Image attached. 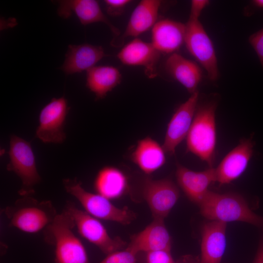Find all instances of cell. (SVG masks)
I'll list each match as a JSON object with an SVG mask.
<instances>
[{
	"label": "cell",
	"instance_id": "obj_27",
	"mask_svg": "<svg viewBox=\"0 0 263 263\" xmlns=\"http://www.w3.org/2000/svg\"><path fill=\"white\" fill-rule=\"evenodd\" d=\"M107 13L113 17H117L123 14L126 6L131 2L130 0H105Z\"/></svg>",
	"mask_w": 263,
	"mask_h": 263
},
{
	"label": "cell",
	"instance_id": "obj_2",
	"mask_svg": "<svg viewBox=\"0 0 263 263\" xmlns=\"http://www.w3.org/2000/svg\"><path fill=\"white\" fill-rule=\"evenodd\" d=\"M199 206L201 214L212 221L225 223L239 221L257 226L263 224V218L253 212L238 194H220L209 190Z\"/></svg>",
	"mask_w": 263,
	"mask_h": 263
},
{
	"label": "cell",
	"instance_id": "obj_31",
	"mask_svg": "<svg viewBox=\"0 0 263 263\" xmlns=\"http://www.w3.org/2000/svg\"><path fill=\"white\" fill-rule=\"evenodd\" d=\"M252 3L257 8H263V0H254Z\"/></svg>",
	"mask_w": 263,
	"mask_h": 263
},
{
	"label": "cell",
	"instance_id": "obj_20",
	"mask_svg": "<svg viewBox=\"0 0 263 263\" xmlns=\"http://www.w3.org/2000/svg\"><path fill=\"white\" fill-rule=\"evenodd\" d=\"M165 68L167 73L191 94L198 91L203 75L200 67L196 62L174 53L167 59Z\"/></svg>",
	"mask_w": 263,
	"mask_h": 263
},
{
	"label": "cell",
	"instance_id": "obj_26",
	"mask_svg": "<svg viewBox=\"0 0 263 263\" xmlns=\"http://www.w3.org/2000/svg\"><path fill=\"white\" fill-rule=\"evenodd\" d=\"M147 263H174L170 251L157 250L147 252Z\"/></svg>",
	"mask_w": 263,
	"mask_h": 263
},
{
	"label": "cell",
	"instance_id": "obj_21",
	"mask_svg": "<svg viewBox=\"0 0 263 263\" xmlns=\"http://www.w3.org/2000/svg\"><path fill=\"white\" fill-rule=\"evenodd\" d=\"M165 151L156 140L148 136L139 140L131 159L146 174H150L166 163Z\"/></svg>",
	"mask_w": 263,
	"mask_h": 263
},
{
	"label": "cell",
	"instance_id": "obj_16",
	"mask_svg": "<svg viewBox=\"0 0 263 263\" xmlns=\"http://www.w3.org/2000/svg\"><path fill=\"white\" fill-rule=\"evenodd\" d=\"M57 13L60 17L67 19L74 13L81 23L86 25L95 22L106 24L115 36L120 34L119 29L114 26L103 13L98 1L95 0H63L58 1Z\"/></svg>",
	"mask_w": 263,
	"mask_h": 263
},
{
	"label": "cell",
	"instance_id": "obj_3",
	"mask_svg": "<svg viewBox=\"0 0 263 263\" xmlns=\"http://www.w3.org/2000/svg\"><path fill=\"white\" fill-rule=\"evenodd\" d=\"M10 225L22 231L35 233L45 228L57 214L51 202L23 196L4 210Z\"/></svg>",
	"mask_w": 263,
	"mask_h": 263
},
{
	"label": "cell",
	"instance_id": "obj_29",
	"mask_svg": "<svg viewBox=\"0 0 263 263\" xmlns=\"http://www.w3.org/2000/svg\"><path fill=\"white\" fill-rule=\"evenodd\" d=\"M209 4L207 0H192L191 1L189 19H199L202 11Z\"/></svg>",
	"mask_w": 263,
	"mask_h": 263
},
{
	"label": "cell",
	"instance_id": "obj_7",
	"mask_svg": "<svg viewBox=\"0 0 263 263\" xmlns=\"http://www.w3.org/2000/svg\"><path fill=\"white\" fill-rule=\"evenodd\" d=\"M63 211L71 217L79 234L104 254L108 255L126 245V243L120 238L112 237L98 219L73 203H67Z\"/></svg>",
	"mask_w": 263,
	"mask_h": 263
},
{
	"label": "cell",
	"instance_id": "obj_10",
	"mask_svg": "<svg viewBox=\"0 0 263 263\" xmlns=\"http://www.w3.org/2000/svg\"><path fill=\"white\" fill-rule=\"evenodd\" d=\"M142 194L151 212L153 219H164L175 205L180 192L169 179L153 180L146 178Z\"/></svg>",
	"mask_w": 263,
	"mask_h": 263
},
{
	"label": "cell",
	"instance_id": "obj_13",
	"mask_svg": "<svg viewBox=\"0 0 263 263\" xmlns=\"http://www.w3.org/2000/svg\"><path fill=\"white\" fill-rule=\"evenodd\" d=\"M160 54L151 42L136 38L120 50L117 57L124 65L143 67L146 75L152 78L157 75V65Z\"/></svg>",
	"mask_w": 263,
	"mask_h": 263
},
{
	"label": "cell",
	"instance_id": "obj_19",
	"mask_svg": "<svg viewBox=\"0 0 263 263\" xmlns=\"http://www.w3.org/2000/svg\"><path fill=\"white\" fill-rule=\"evenodd\" d=\"M106 56L101 46L87 43L69 45L60 69L67 75L87 71Z\"/></svg>",
	"mask_w": 263,
	"mask_h": 263
},
{
	"label": "cell",
	"instance_id": "obj_9",
	"mask_svg": "<svg viewBox=\"0 0 263 263\" xmlns=\"http://www.w3.org/2000/svg\"><path fill=\"white\" fill-rule=\"evenodd\" d=\"M69 107L64 97L53 98L41 110L36 136L45 143H61L66 139L64 125Z\"/></svg>",
	"mask_w": 263,
	"mask_h": 263
},
{
	"label": "cell",
	"instance_id": "obj_28",
	"mask_svg": "<svg viewBox=\"0 0 263 263\" xmlns=\"http://www.w3.org/2000/svg\"><path fill=\"white\" fill-rule=\"evenodd\" d=\"M248 41L256 52L263 69V28L250 35Z\"/></svg>",
	"mask_w": 263,
	"mask_h": 263
},
{
	"label": "cell",
	"instance_id": "obj_22",
	"mask_svg": "<svg viewBox=\"0 0 263 263\" xmlns=\"http://www.w3.org/2000/svg\"><path fill=\"white\" fill-rule=\"evenodd\" d=\"M161 4L159 0H141L131 16L124 37H137L152 29L157 22Z\"/></svg>",
	"mask_w": 263,
	"mask_h": 263
},
{
	"label": "cell",
	"instance_id": "obj_18",
	"mask_svg": "<svg viewBox=\"0 0 263 263\" xmlns=\"http://www.w3.org/2000/svg\"><path fill=\"white\" fill-rule=\"evenodd\" d=\"M226 223L212 221L202 229L200 263H221L226 247Z\"/></svg>",
	"mask_w": 263,
	"mask_h": 263
},
{
	"label": "cell",
	"instance_id": "obj_1",
	"mask_svg": "<svg viewBox=\"0 0 263 263\" xmlns=\"http://www.w3.org/2000/svg\"><path fill=\"white\" fill-rule=\"evenodd\" d=\"M215 100L198 103L193 120L186 137L187 151L212 167L215 155L216 128Z\"/></svg>",
	"mask_w": 263,
	"mask_h": 263
},
{
	"label": "cell",
	"instance_id": "obj_17",
	"mask_svg": "<svg viewBox=\"0 0 263 263\" xmlns=\"http://www.w3.org/2000/svg\"><path fill=\"white\" fill-rule=\"evenodd\" d=\"M151 29V43L160 53H176L185 43L186 24L182 22L163 19Z\"/></svg>",
	"mask_w": 263,
	"mask_h": 263
},
{
	"label": "cell",
	"instance_id": "obj_4",
	"mask_svg": "<svg viewBox=\"0 0 263 263\" xmlns=\"http://www.w3.org/2000/svg\"><path fill=\"white\" fill-rule=\"evenodd\" d=\"M74 227L64 211L47 227L49 241L55 246L56 263H89L84 246L73 232Z\"/></svg>",
	"mask_w": 263,
	"mask_h": 263
},
{
	"label": "cell",
	"instance_id": "obj_11",
	"mask_svg": "<svg viewBox=\"0 0 263 263\" xmlns=\"http://www.w3.org/2000/svg\"><path fill=\"white\" fill-rule=\"evenodd\" d=\"M199 96L198 91L191 94L172 115L168 125L162 146L166 153L174 154L177 147L186 138L195 114Z\"/></svg>",
	"mask_w": 263,
	"mask_h": 263
},
{
	"label": "cell",
	"instance_id": "obj_30",
	"mask_svg": "<svg viewBox=\"0 0 263 263\" xmlns=\"http://www.w3.org/2000/svg\"><path fill=\"white\" fill-rule=\"evenodd\" d=\"M253 263H263V243L260 245Z\"/></svg>",
	"mask_w": 263,
	"mask_h": 263
},
{
	"label": "cell",
	"instance_id": "obj_23",
	"mask_svg": "<svg viewBox=\"0 0 263 263\" xmlns=\"http://www.w3.org/2000/svg\"><path fill=\"white\" fill-rule=\"evenodd\" d=\"M97 193L109 200L119 198L129 189L128 178L120 169L106 166L97 173L94 182Z\"/></svg>",
	"mask_w": 263,
	"mask_h": 263
},
{
	"label": "cell",
	"instance_id": "obj_6",
	"mask_svg": "<svg viewBox=\"0 0 263 263\" xmlns=\"http://www.w3.org/2000/svg\"><path fill=\"white\" fill-rule=\"evenodd\" d=\"M8 153L10 161L6 169L16 173L21 181L19 193L23 197L30 196L35 192L34 188L41 180L31 144L23 138L12 135Z\"/></svg>",
	"mask_w": 263,
	"mask_h": 263
},
{
	"label": "cell",
	"instance_id": "obj_15",
	"mask_svg": "<svg viewBox=\"0 0 263 263\" xmlns=\"http://www.w3.org/2000/svg\"><path fill=\"white\" fill-rule=\"evenodd\" d=\"M171 240L163 219H153L143 230L131 237L127 249L137 254L157 250L170 251Z\"/></svg>",
	"mask_w": 263,
	"mask_h": 263
},
{
	"label": "cell",
	"instance_id": "obj_5",
	"mask_svg": "<svg viewBox=\"0 0 263 263\" xmlns=\"http://www.w3.org/2000/svg\"><path fill=\"white\" fill-rule=\"evenodd\" d=\"M63 184L66 191L77 200L84 210L98 219L127 225L136 218L135 214L127 207L119 208L107 198L87 191L76 178L64 179Z\"/></svg>",
	"mask_w": 263,
	"mask_h": 263
},
{
	"label": "cell",
	"instance_id": "obj_8",
	"mask_svg": "<svg viewBox=\"0 0 263 263\" xmlns=\"http://www.w3.org/2000/svg\"><path fill=\"white\" fill-rule=\"evenodd\" d=\"M185 44L189 53L203 66L212 81L219 76L213 44L199 19H189L186 24Z\"/></svg>",
	"mask_w": 263,
	"mask_h": 263
},
{
	"label": "cell",
	"instance_id": "obj_14",
	"mask_svg": "<svg viewBox=\"0 0 263 263\" xmlns=\"http://www.w3.org/2000/svg\"><path fill=\"white\" fill-rule=\"evenodd\" d=\"M176 177L178 185L187 196L198 205L209 191V186L216 182V170L213 167L195 171L177 163Z\"/></svg>",
	"mask_w": 263,
	"mask_h": 263
},
{
	"label": "cell",
	"instance_id": "obj_12",
	"mask_svg": "<svg viewBox=\"0 0 263 263\" xmlns=\"http://www.w3.org/2000/svg\"><path fill=\"white\" fill-rule=\"evenodd\" d=\"M254 142L244 139L231 150L215 169L216 182L220 186L231 183L245 170L253 154Z\"/></svg>",
	"mask_w": 263,
	"mask_h": 263
},
{
	"label": "cell",
	"instance_id": "obj_25",
	"mask_svg": "<svg viewBox=\"0 0 263 263\" xmlns=\"http://www.w3.org/2000/svg\"><path fill=\"white\" fill-rule=\"evenodd\" d=\"M136 254L126 249L110 253L99 263H136Z\"/></svg>",
	"mask_w": 263,
	"mask_h": 263
},
{
	"label": "cell",
	"instance_id": "obj_24",
	"mask_svg": "<svg viewBox=\"0 0 263 263\" xmlns=\"http://www.w3.org/2000/svg\"><path fill=\"white\" fill-rule=\"evenodd\" d=\"M121 79V74L116 68L95 66L87 71L86 86L94 94L96 99H102L120 83Z\"/></svg>",
	"mask_w": 263,
	"mask_h": 263
}]
</instances>
